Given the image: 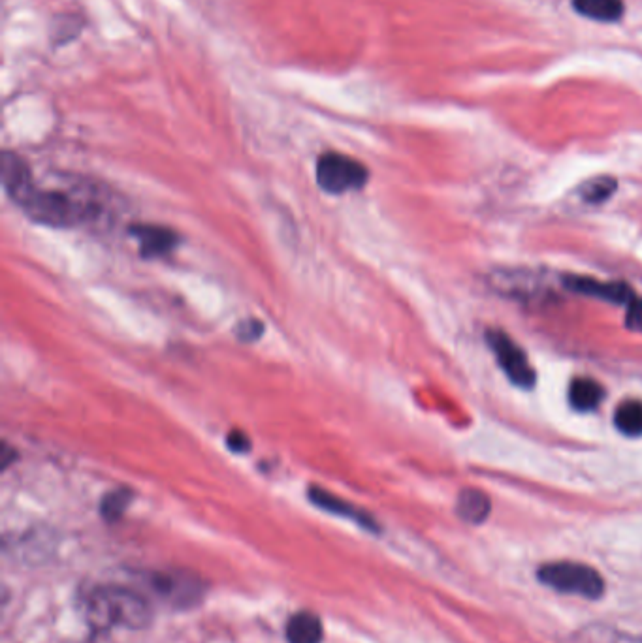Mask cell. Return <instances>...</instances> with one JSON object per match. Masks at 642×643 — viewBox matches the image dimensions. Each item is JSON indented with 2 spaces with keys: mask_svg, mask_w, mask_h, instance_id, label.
I'll return each mask as SVG.
<instances>
[{
  "mask_svg": "<svg viewBox=\"0 0 642 643\" xmlns=\"http://www.w3.org/2000/svg\"><path fill=\"white\" fill-rule=\"evenodd\" d=\"M16 204L38 224L51 228H76L97 215V204L76 192L42 189L33 183Z\"/></svg>",
  "mask_w": 642,
  "mask_h": 643,
  "instance_id": "cell-1",
  "label": "cell"
},
{
  "mask_svg": "<svg viewBox=\"0 0 642 643\" xmlns=\"http://www.w3.org/2000/svg\"><path fill=\"white\" fill-rule=\"evenodd\" d=\"M89 623L97 628H144L149 623V606L142 596L125 587L104 585L91 589L83 598Z\"/></svg>",
  "mask_w": 642,
  "mask_h": 643,
  "instance_id": "cell-2",
  "label": "cell"
},
{
  "mask_svg": "<svg viewBox=\"0 0 642 643\" xmlns=\"http://www.w3.org/2000/svg\"><path fill=\"white\" fill-rule=\"evenodd\" d=\"M541 583L567 595H578L597 600L605 593V580L592 566L575 563V561H558L548 563L537 572Z\"/></svg>",
  "mask_w": 642,
  "mask_h": 643,
  "instance_id": "cell-3",
  "label": "cell"
},
{
  "mask_svg": "<svg viewBox=\"0 0 642 643\" xmlns=\"http://www.w3.org/2000/svg\"><path fill=\"white\" fill-rule=\"evenodd\" d=\"M317 185L328 194H345L364 189L370 179L368 168L356 158L341 153H324L317 160Z\"/></svg>",
  "mask_w": 642,
  "mask_h": 643,
  "instance_id": "cell-4",
  "label": "cell"
},
{
  "mask_svg": "<svg viewBox=\"0 0 642 643\" xmlns=\"http://www.w3.org/2000/svg\"><path fill=\"white\" fill-rule=\"evenodd\" d=\"M488 345L492 346L496 358L505 375L511 378L520 388H531L535 384V371L531 369L530 360L524 350L514 343L513 339L503 331H488Z\"/></svg>",
  "mask_w": 642,
  "mask_h": 643,
  "instance_id": "cell-5",
  "label": "cell"
},
{
  "mask_svg": "<svg viewBox=\"0 0 642 643\" xmlns=\"http://www.w3.org/2000/svg\"><path fill=\"white\" fill-rule=\"evenodd\" d=\"M130 234L138 239L140 251L145 258L166 256L174 251L179 243L176 232L155 224H136L130 228Z\"/></svg>",
  "mask_w": 642,
  "mask_h": 643,
  "instance_id": "cell-6",
  "label": "cell"
},
{
  "mask_svg": "<svg viewBox=\"0 0 642 643\" xmlns=\"http://www.w3.org/2000/svg\"><path fill=\"white\" fill-rule=\"evenodd\" d=\"M565 284L569 286V290H573L577 294L605 299V301H612V303H626L627 305L631 299L635 298L633 292L629 290V286L622 283H599V281L588 279V277H571L565 281Z\"/></svg>",
  "mask_w": 642,
  "mask_h": 643,
  "instance_id": "cell-7",
  "label": "cell"
},
{
  "mask_svg": "<svg viewBox=\"0 0 642 643\" xmlns=\"http://www.w3.org/2000/svg\"><path fill=\"white\" fill-rule=\"evenodd\" d=\"M2 185L4 190L10 194V198L16 202L19 196L25 194V190L33 185V173L29 170L27 162L14 153L2 155Z\"/></svg>",
  "mask_w": 642,
  "mask_h": 643,
  "instance_id": "cell-8",
  "label": "cell"
},
{
  "mask_svg": "<svg viewBox=\"0 0 642 643\" xmlns=\"http://www.w3.org/2000/svg\"><path fill=\"white\" fill-rule=\"evenodd\" d=\"M490 499L479 491V489H464L460 495H458V504H456V512L458 516L467 521V523H473V525H479V523H484L486 518L490 516Z\"/></svg>",
  "mask_w": 642,
  "mask_h": 643,
  "instance_id": "cell-9",
  "label": "cell"
},
{
  "mask_svg": "<svg viewBox=\"0 0 642 643\" xmlns=\"http://www.w3.org/2000/svg\"><path fill=\"white\" fill-rule=\"evenodd\" d=\"M287 640L289 643H321V619L309 612L292 615L287 625Z\"/></svg>",
  "mask_w": 642,
  "mask_h": 643,
  "instance_id": "cell-10",
  "label": "cell"
},
{
  "mask_svg": "<svg viewBox=\"0 0 642 643\" xmlns=\"http://www.w3.org/2000/svg\"><path fill=\"white\" fill-rule=\"evenodd\" d=\"M155 589L164 598L174 600L179 606H183L187 602H194L196 593H198L196 581L187 580L185 576H168V574H159L155 578Z\"/></svg>",
  "mask_w": 642,
  "mask_h": 643,
  "instance_id": "cell-11",
  "label": "cell"
},
{
  "mask_svg": "<svg viewBox=\"0 0 642 643\" xmlns=\"http://www.w3.org/2000/svg\"><path fill=\"white\" fill-rule=\"evenodd\" d=\"M605 392L592 378H577L569 386V401L580 412H590L601 405Z\"/></svg>",
  "mask_w": 642,
  "mask_h": 643,
  "instance_id": "cell-12",
  "label": "cell"
},
{
  "mask_svg": "<svg viewBox=\"0 0 642 643\" xmlns=\"http://www.w3.org/2000/svg\"><path fill=\"white\" fill-rule=\"evenodd\" d=\"M311 501L315 502L317 506H321L324 510L332 512V514H339V516H345V518L356 519L362 527H370L373 529V521H371L370 516H366L362 510L354 508L349 502L341 501L338 497L322 491L321 487H313L311 493H309Z\"/></svg>",
  "mask_w": 642,
  "mask_h": 643,
  "instance_id": "cell-13",
  "label": "cell"
},
{
  "mask_svg": "<svg viewBox=\"0 0 642 643\" xmlns=\"http://www.w3.org/2000/svg\"><path fill=\"white\" fill-rule=\"evenodd\" d=\"M573 6L580 16L590 17L595 21H618L624 16L622 0H573Z\"/></svg>",
  "mask_w": 642,
  "mask_h": 643,
  "instance_id": "cell-14",
  "label": "cell"
},
{
  "mask_svg": "<svg viewBox=\"0 0 642 643\" xmlns=\"http://www.w3.org/2000/svg\"><path fill=\"white\" fill-rule=\"evenodd\" d=\"M575 643H642V636L618 632L616 628L592 625L578 630Z\"/></svg>",
  "mask_w": 642,
  "mask_h": 643,
  "instance_id": "cell-15",
  "label": "cell"
},
{
  "mask_svg": "<svg viewBox=\"0 0 642 643\" xmlns=\"http://www.w3.org/2000/svg\"><path fill=\"white\" fill-rule=\"evenodd\" d=\"M614 424L627 435V437H641L642 435V403L641 401H626L616 408Z\"/></svg>",
  "mask_w": 642,
  "mask_h": 643,
  "instance_id": "cell-16",
  "label": "cell"
},
{
  "mask_svg": "<svg viewBox=\"0 0 642 643\" xmlns=\"http://www.w3.org/2000/svg\"><path fill=\"white\" fill-rule=\"evenodd\" d=\"M614 190H616V181L612 177H595L582 185L580 194L588 204H601L609 200Z\"/></svg>",
  "mask_w": 642,
  "mask_h": 643,
  "instance_id": "cell-17",
  "label": "cell"
},
{
  "mask_svg": "<svg viewBox=\"0 0 642 643\" xmlns=\"http://www.w3.org/2000/svg\"><path fill=\"white\" fill-rule=\"evenodd\" d=\"M130 501H132V491L129 489H117L112 491L104 497V501L100 504V512L104 519L108 521H117L125 514V510L129 508Z\"/></svg>",
  "mask_w": 642,
  "mask_h": 643,
  "instance_id": "cell-18",
  "label": "cell"
},
{
  "mask_svg": "<svg viewBox=\"0 0 642 643\" xmlns=\"http://www.w3.org/2000/svg\"><path fill=\"white\" fill-rule=\"evenodd\" d=\"M264 333V324L257 320V318H249V320H241L240 324L236 326V337L243 341V343H253L260 339V335Z\"/></svg>",
  "mask_w": 642,
  "mask_h": 643,
  "instance_id": "cell-19",
  "label": "cell"
},
{
  "mask_svg": "<svg viewBox=\"0 0 642 643\" xmlns=\"http://www.w3.org/2000/svg\"><path fill=\"white\" fill-rule=\"evenodd\" d=\"M626 326L631 331L642 333V299L633 298L627 303Z\"/></svg>",
  "mask_w": 642,
  "mask_h": 643,
  "instance_id": "cell-20",
  "label": "cell"
},
{
  "mask_svg": "<svg viewBox=\"0 0 642 643\" xmlns=\"http://www.w3.org/2000/svg\"><path fill=\"white\" fill-rule=\"evenodd\" d=\"M226 446H228L234 454H247L253 444H251V439H249L243 431L234 429V431H230L228 437H226Z\"/></svg>",
  "mask_w": 642,
  "mask_h": 643,
  "instance_id": "cell-21",
  "label": "cell"
}]
</instances>
